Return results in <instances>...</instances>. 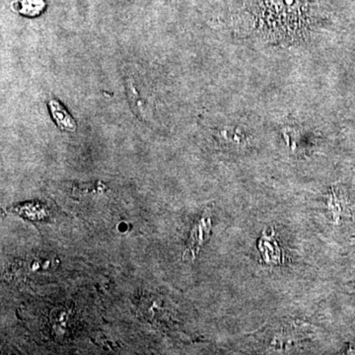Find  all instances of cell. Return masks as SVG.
Returning <instances> with one entry per match:
<instances>
[{
  "mask_svg": "<svg viewBox=\"0 0 355 355\" xmlns=\"http://www.w3.org/2000/svg\"><path fill=\"white\" fill-rule=\"evenodd\" d=\"M49 108H50L53 120L57 123L58 127L62 130L67 132H74L76 130V123L69 112L65 110L64 107L60 102L55 100H51L49 102Z\"/></svg>",
  "mask_w": 355,
  "mask_h": 355,
  "instance_id": "obj_1",
  "label": "cell"
},
{
  "mask_svg": "<svg viewBox=\"0 0 355 355\" xmlns=\"http://www.w3.org/2000/svg\"><path fill=\"white\" fill-rule=\"evenodd\" d=\"M15 7L22 15L35 17L43 12L46 2L44 0H17Z\"/></svg>",
  "mask_w": 355,
  "mask_h": 355,
  "instance_id": "obj_2",
  "label": "cell"
},
{
  "mask_svg": "<svg viewBox=\"0 0 355 355\" xmlns=\"http://www.w3.org/2000/svg\"><path fill=\"white\" fill-rule=\"evenodd\" d=\"M210 231V219L203 218L200 222L197 228L193 230V234H191V246L190 250L195 254V252L200 250L202 243L205 242V239L209 237V233Z\"/></svg>",
  "mask_w": 355,
  "mask_h": 355,
  "instance_id": "obj_3",
  "label": "cell"
}]
</instances>
